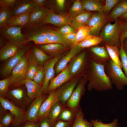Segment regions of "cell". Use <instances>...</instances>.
I'll return each mask as SVG.
<instances>
[{
	"label": "cell",
	"instance_id": "obj_1",
	"mask_svg": "<svg viewBox=\"0 0 127 127\" xmlns=\"http://www.w3.org/2000/svg\"><path fill=\"white\" fill-rule=\"evenodd\" d=\"M87 75L88 91L93 89L98 91H107L113 88V83L106 74L104 65L97 63L90 57Z\"/></svg>",
	"mask_w": 127,
	"mask_h": 127
},
{
	"label": "cell",
	"instance_id": "obj_2",
	"mask_svg": "<svg viewBox=\"0 0 127 127\" xmlns=\"http://www.w3.org/2000/svg\"><path fill=\"white\" fill-rule=\"evenodd\" d=\"M122 20L118 18L113 24L110 22L105 24L102 28L100 36L102 39V45H117L120 49L121 43L119 35Z\"/></svg>",
	"mask_w": 127,
	"mask_h": 127
},
{
	"label": "cell",
	"instance_id": "obj_3",
	"mask_svg": "<svg viewBox=\"0 0 127 127\" xmlns=\"http://www.w3.org/2000/svg\"><path fill=\"white\" fill-rule=\"evenodd\" d=\"M90 56L86 50H83L74 57L67 65L72 78L82 77L87 74Z\"/></svg>",
	"mask_w": 127,
	"mask_h": 127
},
{
	"label": "cell",
	"instance_id": "obj_4",
	"mask_svg": "<svg viewBox=\"0 0 127 127\" xmlns=\"http://www.w3.org/2000/svg\"><path fill=\"white\" fill-rule=\"evenodd\" d=\"M104 65L106 74L116 87L119 90H123L125 86H127V77L122 69L116 65L111 59Z\"/></svg>",
	"mask_w": 127,
	"mask_h": 127
},
{
	"label": "cell",
	"instance_id": "obj_5",
	"mask_svg": "<svg viewBox=\"0 0 127 127\" xmlns=\"http://www.w3.org/2000/svg\"><path fill=\"white\" fill-rule=\"evenodd\" d=\"M21 87L8 90L4 98L25 110L28 108L32 101L28 96L27 92Z\"/></svg>",
	"mask_w": 127,
	"mask_h": 127
},
{
	"label": "cell",
	"instance_id": "obj_6",
	"mask_svg": "<svg viewBox=\"0 0 127 127\" xmlns=\"http://www.w3.org/2000/svg\"><path fill=\"white\" fill-rule=\"evenodd\" d=\"M28 60V56H24L13 69L10 77V86L16 87L24 84L27 79L26 72Z\"/></svg>",
	"mask_w": 127,
	"mask_h": 127
},
{
	"label": "cell",
	"instance_id": "obj_7",
	"mask_svg": "<svg viewBox=\"0 0 127 127\" xmlns=\"http://www.w3.org/2000/svg\"><path fill=\"white\" fill-rule=\"evenodd\" d=\"M88 81L86 74L82 77L65 105L78 112L82 111L80 101L85 92V85Z\"/></svg>",
	"mask_w": 127,
	"mask_h": 127
},
{
	"label": "cell",
	"instance_id": "obj_8",
	"mask_svg": "<svg viewBox=\"0 0 127 127\" xmlns=\"http://www.w3.org/2000/svg\"><path fill=\"white\" fill-rule=\"evenodd\" d=\"M22 27L5 26L2 28L1 33L9 43L19 47L28 42L26 38V34H23L21 32Z\"/></svg>",
	"mask_w": 127,
	"mask_h": 127
},
{
	"label": "cell",
	"instance_id": "obj_9",
	"mask_svg": "<svg viewBox=\"0 0 127 127\" xmlns=\"http://www.w3.org/2000/svg\"><path fill=\"white\" fill-rule=\"evenodd\" d=\"M113 21L103 10L93 13L87 24L91 30L90 35L99 37L101 29L103 26L107 23Z\"/></svg>",
	"mask_w": 127,
	"mask_h": 127
},
{
	"label": "cell",
	"instance_id": "obj_10",
	"mask_svg": "<svg viewBox=\"0 0 127 127\" xmlns=\"http://www.w3.org/2000/svg\"><path fill=\"white\" fill-rule=\"evenodd\" d=\"M61 92L60 87L48 93V96L42 103L39 109L38 116V123L48 116L52 107L58 101Z\"/></svg>",
	"mask_w": 127,
	"mask_h": 127
},
{
	"label": "cell",
	"instance_id": "obj_11",
	"mask_svg": "<svg viewBox=\"0 0 127 127\" xmlns=\"http://www.w3.org/2000/svg\"><path fill=\"white\" fill-rule=\"evenodd\" d=\"M0 105L10 111L14 116L10 127H19L22 123L26 111L14 104L8 99L0 96Z\"/></svg>",
	"mask_w": 127,
	"mask_h": 127
},
{
	"label": "cell",
	"instance_id": "obj_12",
	"mask_svg": "<svg viewBox=\"0 0 127 127\" xmlns=\"http://www.w3.org/2000/svg\"><path fill=\"white\" fill-rule=\"evenodd\" d=\"M67 54L65 52L59 56L49 59L44 62L43 67L45 73V77L42 84L44 94H47L48 93L47 89L50 81L54 77L55 74L54 67L60 58Z\"/></svg>",
	"mask_w": 127,
	"mask_h": 127
},
{
	"label": "cell",
	"instance_id": "obj_13",
	"mask_svg": "<svg viewBox=\"0 0 127 127\" xmlns=\"http://www.w3.org/2000/svg\"><path fill=\"white\" fill-rule=\"evenodd\" d=\"M48 96V95L43 94L37 97L32 102L26 111L22 123L26 121L38 123V116L39 109L41 104Z\"/></svg>",
	"mask_w": 127,
	"mask_h": 127
},
{
	"label": "cell",
	"instance_id": "obj_14",
	"mask_svg": "<svg viewBox=\"0 0 127 127\" xmlns=\"http://www.w3.org/2000/svg\"><path fill=\"white\" fill-rule=\"evenodd\" d=\"M82 77L73 78L66 82L60 87L61 93L58 101L65 105Z\"/></svg>",
	"mask_w": 127,
	"mask_h": 127
},
{
	"label": "cell",
	"instance_id": "obj_15",
	"mask_svg": "<svg viewBox=\"0 0 127 127\" xmlns=\"http://www.w3.org/2000/svg\"><path fill=\"white\" fill-rule=\"evenodd\" d=\"M83 49L76 45L72 46L69 52L60 58L56 64L54 69L56 75L59 74L67 67L71 60Z\"/></svg>",
	"mask_w": 127,
	"mask_h": 127
},
{
	"label": "cell",
	"instance_id": "obj_16",
	"mask_svg": "<svg viewBox=\"0 0 127 127\" xmlns=\"http://www.w3.org/2000/svg\"><path fill=\"white\" fill-rule=\"evenodd\" d=\"M88 48L90 57L98 64L104 65L111 59L105 46L97 45Z\"/></svg>",
	"mask_w": 127,
	"mask_h": 127
},
{
	"label": "cell",
	"instance_id": "obj_17",
	"mask_svg": "<svg viewBox=\"0 0 127 127\" xmlns=\"http://www.w3.org/2000/svg\"><path fill=\"white\" fill-rule=\"evenodd\" d=\"M28 47H26L19 49L17 53L10 57L2 69L1 75L3 77L8 76L15 67L24 56Z\"/></svg>",
	"mask_w": 127,
	"mask_h": 127
},
{
	"label": "cell",
	"instance_id": "obj_18",
	"mask_svg": "<svg viewBox=\"0 0 127 127\" xmlns=\"http://www.w3.org/2000/svg\"><path fill=\"white\" fill-rule=\"evenodd\" d=\"M37 7L34 0H17L11 11L12 16L29 13Z\"/></svg>",
	"mask_w": 127,
	"mask_h": 127
},
{
	"label": "cell",
	"instance_id": "obj_19",
	"mask_svg": "<svg viewBox=\"0 0 127 127\" xmlns=\"http://www.w3.org/2000/svg\"><path fill=\"white\" fill-rule=\"evenodd\" d=\"M72 79L70 75L67 65L59 74L51 79L47 89L48 93L60 87Z\"/></svg>",
	"mask_w": 127,
	"mask_h": 127
},
{
	"label": "cell",
	"instance_id": "obj_20",
	"mask_svg": "<svg viewBox=\"0 0 127 127\" xmlns=\"http://www.w3.org/2000/svg\"><path fill=\"white\" fill-rule=\"evenodd\" d=\"M73 18L70 15L57 14L52 11L43 22V23L50 24L59 26L71 25Z\"/></svg>",
	"mask_w": 127,
	"mask_h": 127
},
{
	"label": "cell",
	"instance_id": "obj_21",
	"mask_svg": "<svg viewBox=\"0 0 127 127\" xmlns=\"http://www.w3.org/2000/svg\"><path fill=\"white\" fill-rule=\"evenodd\" d=\"M38 48L52 58L60 56L70 48L61 44L56 43L40 45Z\"/></svg>",
	"mask_w": 127,
	"mask_h": 127
},
{
	"label": "cell",
	"instance_id": "obj_22",
	"mask_svg": "<svg viewBox=\"0 0 127 127\" xmlns=\"http://www.w3.org/2000/svg\"><path fill=\"white\" fill-rule=\"evenodd\" d=\"M24 84L27 89V96L32 101L44 94L42 85L39 84L32 80L28 79L26 80Z\"/></svg>",
	"mask_w": 127,
	"mask_h": 127
},
{
	"label": "cell",
	"instance_id": "obj_23",
	"mask_svg": "<svg viewBox=\"0 0 127 127\" xmlns=\"http://www.w3.org/2000/svg\"><path fill=\"white\" fill-rule=\"evenodd\" d=\"M52 11L43 7H37L29 13V24H38L43 22Z\"/></svg>",
	"mask_w": 127,
	"mask_h": 127
},
{
	"label": "cell",
	"instance_id": "obj_24",
	"mask_svg": "<svg viewBox=\"0 0 127 127\" xmlns=\"http://www.w3.org/2000/svg\"><path fill=\"white\" fill-rule=\"evenodd\" d=\"M127 12V0H121L111 11L108 16L113 21Z\"/></svg>",
	"mask_w": 127,
	"mask_h": 127
},
{
	"label": "cell",
	"instance_id": "obj_25",
	"mask_svg": "<svg viewBox=\"0 0 127 127\" xmlns=\"http://www.w3.org/2000/svg\"><path fill=\"white\" fill-rule=\"evenodd\" d=\"M19 47L9 43L3 47L0 51V59L2 61L5 60L16 54L19 50Z\"/></svg>",
	"mask_w": 127,
	"mask_h": 127
},
{
	"label": "cell",
	"instance_id": "obj_26",
	"mask_svg": "<svg viewBox=\"0 0 127 127\" xmlns=\"http://www.w3.org/2000/svg\"><path fill=\"white\" fill-rule=\"evenodd\" d=\"M93 13L89 11H86L80 14L73 18L71 26L75 28L87 25L88 20Z\"/></svg>",
	"mask_w": 127,
	"mask_h": 127
},
{
	"label": "cell",
	"instance_id": "obj_27",
	"mask_svg": "<svg viewBox=\"0 0 127 127\" xmlns=\"http://www.w3.org/2000/svg\"><path fill=\"white\" fill-rule=\"evenodd\" d=\"M78 112L65 105L59 114L58 120L73 123Z\"/></svg>",
	"mask_w": 127,
	"mask_h": 127
},
{
	"label": "cell",
	"instance_id": "obj_28",
	"mask_svg": "<svg viewBox=\"0 0 127 127\" xmlns=\"http://www.w3.org/2000/svg\"><path fill=\"white\" fill-rule=\"evenodd\" d=\"M81 2L84 8L88 11L100 12L103 10L104 4L100 0H85Z\"/></svg>",
	"mask_w": 127,
	"mask_h": 127
},
{
	"label": "cell",
	"instance_id": "obj_29",
	"mask_svg": "<svg viewBox=\"0 0 127 127\" xmlns=\"http://www.w3.org/2000/svg\"><path fill=\"white\" fill-rule=\"evenodd\" d=\"M30 56L39 66L43 67L45 61L52 58L37 47H34L33 48Z\"/></svg>",
	"mask_w": 127,
	"mask_h": 127
},
{
	"label": "cell",
	"instance_id": "obj_30",
	"mask_svg": "<svg viewBox=\"0 0 127 127\" xmlns=\"http://www.w3.org/2000/svg\"><path fill=\"white\" fill-rule=\"evenodd\" d=\"M64 106L58 101L51 109L47 117L50 123L53 127L58 120L59 114Z\"/></svg>",
	"mask_w": 127,
	"mask_h": 127
},
{
	"label": "cell",
	"instance_id": "obj_31",
	"mask_svg": "<svg viewBox=\"0 0 127 127\" xmlns=\"http://www.w3.org/2000/svg\"><path fill=\"white\" fill-rule=\"evenodd\" d=\"M14 119V115L12 113L0 105V124L5 127H10Z\"/></svg>",
	"mask_w": 127,
	"mask_h": 127
},
{
	"label": "cell",
	"instance_id": "obj_32",
	"mask_svg": "<svg viewBox=\"0 0 127 127\" xmlns=\"http://www.w3.org/2000/svg\"><path fill=\"white\" fill-rule=\"evenodd\" d=\"M29 13L12 16L9 22L6 26L22 27L28 24L29 21Z\"/></svg>",
	"mask_w": 127,
	"mask_h": 127
},
{
	"label": "cell",
	"instance_id": "obj_33",
	"mask_svg": "<svg viewBox=\"0 0 127 127\" xmlns=\"http://www.w3.org/2000/svg\"><path fill=\"white\" fill-rule=\"evenodd\" d=\"M103 40L100 36L89 35L85 40L78 43L76 45L83 49L101 44Z\"/></svg>",
	"mask_w": 127,
	"mask_h": 127
},
{
	"label": "cell",
	"instance_id": "obj_34",
	"mask_svg": "<svg viewBox=\"0 0 127 127\" xmlns=\"http://www.w3.org/2000/svg\"><path fill=\"white\" fill-rule=\"evenodd\" d=\"M105 46L111 59L116 65L122 69V64L119 58V50L118 46H110L106 45Z\"/></svg>",
	"mask_w": 127,
	"mask_h": 127
},
{
	"label": "cell",
	"instance_id": "obj_35",
	"mask_svg": "<svg viewBox=\"0 0 127 127\" xmlns=\"http://www.w3.org/2000/svg\"><path fill=\"white\" fill-rule=\"evenodd\" d=\"M91 32V29L87 25L79 28L75 39L71 42L72 46L76 45L79 42L85 40L90 35Z\"/></svg>",
	"mask_w": 127,
	"mask_h": 127
},
{
	"label": "cell",
	"instance_id": "obj_36",
	"mask_svg": "<svg viewBox=\"0 0 127 127\" xmlns=\"http://www.w3.org/2000/svg\"><path fill=\"white\" fill-rule=\"evenodd\" d=\"M84 115L82 111L78 112L72 127H92L93 125L92 123L84 118Z\"/></svg>",
	"mask_w": 127,
	"mask_h": 127
},
{
	"label": "cell",
	"instance_id": "obj_37",
	"mask_svg": "<svg viewBox=\"0 0 127 127\" xmlns=\"http://www.w3.org/2000/svg\"><path fill=\"white\" fill-rule=\"evenodd\" d=\"M39 67L34 59L31 56L28 59L26 72L27 79L33 80Z\"/></svg>",
	"mask_w": 127,
	"mask_h": 127
},
{
	"label": "cell",
	"instance_id": "obj_38",
	"mask_svg": "<svg viewBox=\"0 0 127 127\" xmlns=\"http://www.w3.org/2000/svg\"><path fill=\"white\" fill-rule=\"evenodd\" d=\"M11 11L9 9L1 8L0 11V27L2 28L6 25L12 17Z\"/></svg>",
	"mask_w": 127,
	"mask_h": 127
},
{
	"label": "cell",
	"instance_id": "obj_39",
	"mask_svg": "<svg viewBox=\"0 0 127 127\" xmlns=\"http://www.w3.org/2000/svg\"><path fill=\"white\" fill-rule=\"evenodd\" d=\"M82 5L81 1H75L71 7L70 12V16L74 18L78 15L86 11Z\"/></svg>",
	"mask_w": 127,
	"mask_h": 127
},
{
	"label": "cell",
	"instance_id": "obj_40",
	"mask_svg": "<svg viewBox=\"0 0 127 127\" xmlns=\"http://www.w3.org/2000/svg\"><path fill=\"white\" fill-rule=\"evenodd\" d=\"M91 121L92 123L93 127H119L118 124V120L115 119L112 123H103L102 120L96 119H91Z\"/></svg>",
	"mask_w": 127,
	"mask_h": 127
},
{
	"label": "cell",
	"instance_id": "obj_41",
	"mask_svg": "<svg viewBox=\"0 0 127 127\" xmlns=\"http://www.w3.org/2000/svg\"><path fill=\"white\" fill-rule=\"evenodd\" d=\"M11 84L10 77H8L0 81V96L4 98L9 90Z\"/></svg>",
	"mask_w": 127,
	"mask_h": 127
},
{
	"label": "cell",
	"instance_id": "obj_42",
	"mask_svg": "<svg viewBox=\"0 0 127 127\" xmlns=\"http://www.w3.org/2000/svg\"><path fill=\"white\" fill-rule=\"evenodd\" d=\"M45 77V73L43 67L39 66L33 80L39 84L42 85Z\"/></svg>",
	"mask_w": 127,
	"mask_h": 127
},
{
	"label": "cell",
	"instance_id": "obj_43",
	"mask_svg": "<svg viewBox=\"0 0 127 127\" xmlns=\"http://www.w3.org/2000/svg\"><path fill=\"white\" fill-rule=\"evenodd\" d=\"M121 43V47L119 49L120 60L124 74L127 77V55L123 49V42Z\"/></svg>",
	"mask_w": 127,
	"mask_h": 127
},
{
	"label": "cell",
	"instance_id": "obj_44",
	"mask_svg": "<svg viewBox=\"0 0 127 127\" xmlns=\"http://www.w3.org/2000/svg\"><path fill=\"white\" fill-rule=\"evenodd\" d=\"M121 0H106L103 11L105 14L108 15L112 9Z\"/></svg>",
	"mask_w": 127,
	"mask_h": 127
},
{
	"label": "cell",
	"instance_id": "obj_45",
	"mask_svg": "<svg viewBox=\"0 0 127 127\" xmlns=\"http://www.w3.org/2000/svg\"><path fill=\"white\" fill-rule=\"evenodd\" d=\"M126 38H127V20H122L119 35L120 43Z\"/></svg>",
	"mask_w": 127,
	"mask_h": 127
},
{
	"label": "cell",
	"instance_id": "obj_46",
	"mask_svg": "<svg viewBox=\"0 0 127 127\" xmlns=\"http://www.w3.org/2000/svg\"><path fill=\"white\" fill-rule=\"evenodd\" d=\"M16 0H0V7L8 9H9V8H12Z\"/></svg>",
	"mask_w": 127,
	"mask_h": 127
},
{
	"label": "cell",
	"instance_id": "obj_47",
	"mask_svg": "<svg viewBox=\"0 0 127 127\" xmlns=\"http://www.w3.org/2000/svg\"><path fill=\"white\" fill-rule=\"evenodd\" d=\"M75 29L69 25H66L61 27L59 31L63 35H65L71 32H75Z\"/></svg>",
	"mask_w": 127,
	"mask_h": 127
},
{
	"label": "cell",
	"instance_id": "obj_48",
	"mask_svg": "<svg viewBox=\"0 0 127 127\" xmlns=\"http://www.w3.org/2000/svg\"><path fill=\"white\" fill-rule=\"evenodd\" d=\"M73 123L58 120L54 127H72Z\"/></svg>",
	"mask_w": 127,
	"mask_h": 127
},
{
	"label": "cell",
	"instance_id": "obj_49",
	"mask_svg": "<svg viewBox=\"0 0 127 127\" xmlns=\"http://www.w3.org/2000/svg\"><path fill=\"white\" fill-rule=\"evenodd\" d=\"M39 123L31 121H26L21 124L19 127H39Z\"/></svg>",
	"mask_w": 127,
	"mask_h": 127
},
{
	"label": "cell",
	"instance_id": "obj_50",
	"mask_svg": "<svg viewBox=\"0 0 127 127\" xmlns=\"http://www.w3.org/2000/svg\"><path fill=\"white\" fill-rule=\"evenodd\" d=\"M39 127H54L50 123L47 117L44 118L40 123Z\"/></svg>",
	"mask_w": 127,
	"mask_h": 127
},
{
	"label": "cell",
	"instance_id": "obj_51",
	"mask_svg": "<svg viewBox=\"0 0 127 127\" xmlns=\"http://www.w3.org/2000/svg\"><path fill=\"white\" fill-rule=\"evenodd\" d=\"M77 32H74L64 35L65 38L68 40L71 41L74 40L75 38Z\"/></svg>",
	"mask_w": 127,
	"mask_h": 127
},
{
	"label": "cell",
	"instance_id": "obj_52",
	"mask_svg": "<svg viewBox=\"0 0 127 127\" xmlns=\"http://www.w3.org/2000/svg\"><path fill=\"white\" fill-rule=\"evenodd\" d=\"M35 2L36 5L37 7H43L45 0H34Z\"/></svg>",
	"mask_w": 127,
	"mask_h": 127
},
{
	"label": "cell",
	"instance_id": "obj_53",
	"mask_svg": "<svg viewBox=\"0 0 127 127\" xmlns=\"http://www.w3.org/2000/svg\"><path fill=\"white\" fill-rule=\"evenodd\" d=\"M65 1L64 0H56V2L59 8L61 9H63Z\"/></svg>",
	"mask_w": 127,
	"mask_h": 127
},
{
	"label": "cell",
	"instance_id": "obj_54",
	"mask_svg": "<svg viewBox=\"0 0 127 127\" xmlns=\"http://www.w3.org/2000/svg\"><path fill=\"white\" fill-rule=\"evenodd\" d=\"M122 45L124 51L127 55V38H125L124 40Z\"/></svg>",
	"mask_w": 127,
	"mask_h": 127
},
{
	"label": "cell",
	"instance_id": "obj_55",
	"mask_svg": "<svg viewBox=\"0 0 127 127\" xmlns=\"http://www.w3.org/2000/svg\"><path fill=\"white\" fill-rule=\"evenodd\" d=\"M119 18L123 20H127V12Z\"/></svg>",
	"mask_w": 127,
	"mask_h": 127
},
{
	"label": "cell",
	"instance_id": "obj_56",
	"mask_svg": "<svg viewBox=\"0 0 127 127\" xmlns=\"http://www.w3.org/2000/svg\"><path fill=\"white\" fill-rule=\"evenodd\" d=\"M0 127H5L3 125L1 124H0Z\"/></svg>",
	"mask_w": 127,
	"mask_h": 127
}]
</instances>
